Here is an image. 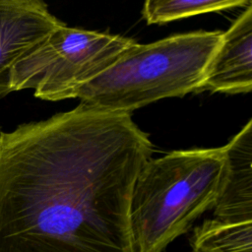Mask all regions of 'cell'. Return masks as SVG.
Wrapping results in <instances>:
<instances>
[{
    "instance_id": "6da1fadb",
    "label": "cell",
    "mask_w": 252,
    "mask_h": 252,
    "mask_svg": "<svg viewBox=\"0 0 252 252\" xmlns=\"http://www.w3.org/2000/svg\"><path fill=\"white\" fill-rule=\"evenodd\" d=\"M131 114L80 103L0 135V252H136L132 190L152 158Z\"/></svg>"
},
{
    "instance_id": "7a4b0ae2",
    "label": "cell",
    "mask_w": 252,
    "mask_h": 252,
    "mask_svg": "<svg viewBox=\"0 0 252 252\" xmlns=\"http://www.w3.org/2000/svg\"><path fill=\"white\" fill-rule=\"evenodd\" d=\"M220 37V31H197L136 42L73 98L100 110L131 114L162 98L199 93Z\"/></svg>"
},
{
    "instance_id": "3957f363",
    "label": "cell",
    "mask_w": 252,
    "mask_h": 252,
    "mask_svg": "<svg viewBox=\"0 0 252 252\" xmlns=\"http://www.w3.org/2000/svg\"><path fill=\"white\" fill-rule=\"evenodd\" d=\"M222 149H193L150 158L131 195L129 220L136 252H162L214 208Z\"/></svg>"
},
{
    "instance_id": "277c9868",
    "label": "cell",
    "mask_w": 252,
    "mask_h": 252,
    "mask_svg": "<svg viewBox=\"0 0 252 252\" xmlns=\"http://www.w3.org/2000/svg\"><path fill=\"white\" fill-rule=\"evenodd\" d=\"M136 42L62 24L12 66L0 81V96L32 89L34 96L43 100L73 98L78 89L100 75Z\"/></svg>"
},
{
    "instance_id": "5b68a950",
    "label": "cell",
    "mask_w": 252,
    "mask_h": 252,
    "mask_svg": "<svg viewBox=\"0 0 252 252\" xmlns=\"http://www.w3.org/2000/svg\"><path fill=\"white\" fill-rule=\"evenodd\" d=\"M252 90V4L221 32L200 92L248 94ZM199 92V93H200Z\"/></svg>"
},
{
    "instance_id": "8992f818",
    "label": "cell",
    "mask_w": 252,
    "mask_h": 252,
    "mask_svg": "<svg viewBox=\"0 0 252 252\" xmlns=\"http://www.w3.org/2000/svg\"><path fill=\"white\" fill-rule=\"evenodd\" d=\"M221 149L223 165L214 219L252 222V120Z\"/></svg>"
},
{
    "instance_id": "52a82bcc",
    "label": "cell",
    "mask_w": 252,
    "mask_h": 252,
    "mask_svg": "<svg viewBox=\"0 0 252 252\" xmlns=\"http://www.w3.org/2000/svg\"><path fill=\"white\" fill-rule=\"evenodd\" d=\"M62 24L40 0H0V81L22 56Z\"/></svg>"
},
{
    "instance_id": "ba28073f",
    "label": "cell",
    "mask_w": 252,
    "mask_h": 252,
    "mask_svg": "<svg viewBox=\"0 0 252 252\" xmlns=\"http://www.w3.org/2000/svg\"><path fill=\"white\" fill-rule=\"evenodd\" d=\"M192 252H252V222L206 220L190 237Z\"/></svg>"
},
{
    "instance_id": "9c48e42d",
    "label": "cell",
    "mask_w": 252,
    "mask_h": 252,
    "mask_svg": "<svg viewBox=\"0 0 252 252\" xmlns=\"http://www.w3.org/2000/svg\"><path fill=\"white\" fill-rule=\"evenodd\" d=\"M250 4V0H148L142 14L149 25H161L210 12L246 8Z\"/></svg>"
},
{
    "instance_id": "30bf717a",
    "label": "cell",
    "mask_w": 252,
    "mask_h": 252,
    "mask_svg": "<svg viewBox=\"0 0 252 252\" xmlns=\"http://www.w3.org/2000/svg\"><path fill=\"white\" fill-rule=\"evenodd\" d=\"M1 132H2V131H1V128H0V135H1Z\"/></svg>"
},
{
    "instance_id": "8fae6325",
    "label": "cell",
    "mask_w": 252,
    "mask_h": 252,
    "mask_svg": "<svg viewBox=\"0 0 252 252\" xmlns=\"http://www.w3.org/2000/svg\"><path fill=\"white\" fill-rule=\"evenodd\" d=\"M191 252H192V251H191Z\"/></svg>"
}]
</instances>
